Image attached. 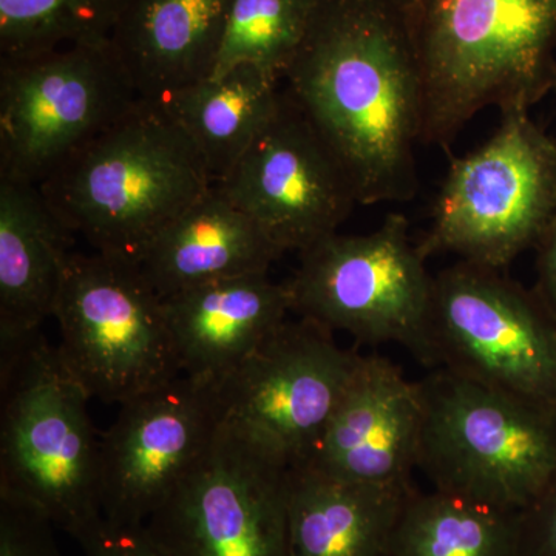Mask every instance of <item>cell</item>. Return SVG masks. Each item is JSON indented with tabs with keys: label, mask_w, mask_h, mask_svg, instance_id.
I'll return each instance as SVG.
<instances>
[{
	"label": "cell",
	"mask_w": 556,
	"mask_h": 556,
	"mask_svg": "<svg viewBox=\"0 0 556 556\" xmlns=\"http://www.w3.org/2000/svg\"><path fill=\"white\" fill-rule=\"evenodd\" d=\"M232 0H129L110 43L141 100L211 78Z\"/></svg>",
	"instance_id": "17"
},
{
	"label": "cell",
	"mask_w": 556,
	"mask_h": 556,
	"mask_svg": "<svg viewBox=\"0 0 556 556\" xmlns=\"http://www.w3.org/2000/svg\"><path fill=\"white\" fill-rule=\"evenodd\" d=\"M415 490L289 468V556H391L399 517Z\"/></svg>",
	"instance_id": "20"
},
{
	"label": "cell",
	"mask_w": 556,
	"mask_h": 556,
	"mask_svg": "<svg viewBox=\"0 0 556 556\" xmlns=\"http://www.w3.org/2000/svg\"><path fill=\"white\" fill-rule=\"evenodd\" d=\"M138 100L110 39L0 61V178L39 186Z\"/></svg>",
	"instance_id": "10"
},
{
	"label": "cell",
	"mask_w": 556,
	"mask_h": 556,
	"mask_svg": "<svg viewBox=\"0 0 556 556\" xmlns=\"http://www.w3.org/2000/svg\"><path fill=\"white\" fill-rule=\"evenodd\" d=\"M53 317L62 364L90 399L121 405L181 375L164 300L137 262L70 252Z\"/></svg>",
	"instance_id": "7"
},
{
	"label": "cell",
	"mask_w": 556,
	"mask_h": 556,
	"mask_svg": "<svg viewBox=\"0 0 556 556\" xmlns=\"http://www.w3.org/2000/svg\"><path fill=\"white\" fill-rule=\"evenodd\" d=\"M420 427L419 382L388 357L362 354L324 433L300 467L340 481L408 489Z\"/></svg>",
	"instance_id": "15"
},
{
	"label": "cell",
	"mask_w": 556,
	"mask_h": 556,
	"mask_svg": "<svg viewBox=\"0 0 556 556\" xmlns=\"http://www.w3.org/2000/svg\"><path fill=\"white\" fill-rule=\"evenodd\" d=\"M362 354L343 350L331 329L287 320L215 388L223 420L289 468L308 459Z\"/></svg>",
	"instance_id": "12"
},
{
	"label": "cell",
	"mask_w": 556,
	"mask_h": 556,
	"mask_svg": "<svg viewBox=\"0 0 556 556\" xmlns=\"http://www.w3.org/2000/svg\"><path fill=\"white\" fill-rule=\"evenodd\" d=\"M416 470L434 490L504 511L529 507L556 478V413L438 368L417 380Z\"/></svg>",
	"instance_id": "5"
},
{
	"label": "cell",
	"mask_w": 556,
	"mask_h": 556,
	"mask_svg": "<svg viewBox=\"0 0 556 556\" xmlns=\"http://www.w3.org/2000/svg\"><path fill=\"white\" fill-rule=\"evenodd\" d=\"M280 84L244 64L192 84L161 104L188 135L212 182L218 185L273 118L280 104Z\"/></svg>",
	"instance_id": "21"
},
{
	"label": "cell",
	"mask_w": 556,
	"mask_h": 556,
	"mask_svg": "<svg viewBox=\"0 0 556 556\" xmlns=\"http://www.w3.org/2000/svg\"><path fill=\"white\" fill-rule=\"evenodd\" d=\"M212 186L199 150L169 110L139 98L38 188L73 236L101 254L137 262Z\"/></svg>",
	"instance_id": "2"
},
{
	"label": "cell",
	"mask_w": 556,
	"mask_h": 556,
	"mask_svg": "<svg viewBox=\"0 0 556 556\" xmlns=\"http://www.w3.org/2000/svg\"><path fill=\"white\" fill-rule=\"evenodd\" d=\"M555 84H556V78H555Z\"/></svg>",
	"instance_id": "30"
},
{
	"label": "cell",
	"mask_w": 556,
	"mask_h": 556,
	"mask_svg": "<svg viewBox=\"0 0 556 556\" xmlns=\"http://www.w3.org/2000/svg\"><path fill=\"white\" fill-rule=\"evenodd\" d=\"M555 214V139L529 110H508L484 144L450 160L419 247L427 257L452 252L504 269L536 247Z\"/></svg>",
	"instance_id": "6"
},
{
	"label": "cell",
	"mask_w": 556,
	"mask_h": 556,
	"mask_svg": "<svg viewBox=\"0 0 556 556\" xmlns=\"http://www.w3.org/2000/svg\"><path fill=\"white\" fill-rule=\"evenodd\" d=\"M181 375L217 387L292 313L287 281L226 278L164 300Z\"/></svg>",
	"instance_id": "16"
},
{
	"label": "cell",
	"mask_w": 556,
	"mask_h": 556,
	"mask_svg": "<svg viewBox=\"0 0 556 556\" xmlns=\"http://www.w3.org/2000/svg\"><path fill=\"white\" fill-rule=\"evenodd\" d=\"M129 0H0V61L104 42Z\"/></svg>",
	"instance_id": "23"
},
{
	"label": "cell",
	"mask_w": 556,
	"mask_h": 556,
	"mask_svg": "<svg viewBox=\"0 0 556 556\" xmlns=\"http://www.w3.org/2000/svg\"><path fill=\"white\" fill-rule=\"evenodd\" d=\"M84 556H167L142 526H118L101 518L76 538Z\"/></svg>",
	"instance_id": "26"
},
{
	"label": "cell",
	"mask_w": 556,
	"mask_h": 556,
	"mask_svg": "<svg viewBox=\"0 0 556 556\" xmlns=\"http://www.w3.org/2000/svg\"><path fill=\"white\" fill-rule=\"evenodd\" d=\"M394 3H397L399 7L405 9L408 5L409 0H393Z\"/></svg>",
	"instance_id": "29"
},
{
	"label": "cell",
	"mask_w": 556,
	"mask_h": 556,
	"mask_svg": "<svg viewBox=\"0 0 556 556\" xmlns=\"http://www.w3.org/2000/svg\"><path fill=\"white\" fill-rule=\"evenodd\" d=\"M281 83L342 164L361 206L416 195L422 84L402 7L317 0Z\"/></svg>",
	"instance_id": "1"
},
{
	"label": "cell",
	"mask_w": 556,
	"mask_h": 556,
	"mask_svg": "<svg viewBox=\"0 0 556 556\" xmlns=\"http://www.w3.org/2000/svg\"><path fill=\"white\" fill-rule=\"evenodd\" d=\"M517 556H556V478L519 511Z\"/></svg>",
	"instance_id": "27"
},
{
	"label": "cell",
	"mask_w": 556,
	"mask_h": 556,
	"mask_svg": "<svg viewBox=\"0 0 556 556\" xmlns=\"http://www.w3.org/2000/svg\"><path fill=\"white\" fill-rule=\"evenodd\" d=\"M535 248L536 283L533 291L556 318V214Z\"/></svg>",
	"instance_id": "28"
},
{
	"label": "cell",
	"mask_w": 556,
	"mask_h": 556,
	"mask_svg": "<svg viewBox=\"0 0 556 556\" xmlns=\"http://www.w3.org/2000/svg\"><path fill=\"white\" fill-rule=\"evenodd\" d=\"M299 255L287 281L292 313L361 343H399L424 364L434 276L405 215L368 233H332Z\"/></svg>",
	"instance_id": "9"
},
{
	"label": "cell",
	"mask_w": 556,
	"mask_h": 556,
	"mask_svg": "<svg viewBox=\"0 0 556 556\" xmlns=\"http://www.w3.org/2000/svg\"><path fill=\"white\" fill-rule=\"evenodd\" d=\"M317 0H232L214 75L254 65L278 83L308 31Z\"/></svg>",
	"instance_id": "24"
},
{
	"label": "cell",
	"mask_w": 556,
	"mask_h": 556,
	"mask_svg": "<svg viewBox=\"0 0 556 556\" xmlns=\"http://www.w3.org/2000/svg\"><path fill=\"white\" fill-rule=\"evenodd\" d=\"M518 519L466 497L415 490L399 517L391 556H517Z\"/></svg>",
	"instance_id": "22"
},
{
	"label": "cell",
	"mask_w": 556,
	"mask_h": 556,
	"mask_svg": "<svg viewBox=\"0 0 556 556\" xmlns=\"http://www.w3.org/2000/svg\"><path fill=\"white\" fill-rule=\"evenodd\" d=\"M422 144L447 148L478 113L532 108L552 86L556 0H409Z\"/></svg>",
	"instance_id": "3"
},
{
	"label": "cell",
	"mask_w": 556,
	"mask_h": 556,
	"mask_svg": "<svg viewBox=\"0 0 556 556\" xmlns=\"http://www.w3.org/2000/svg\"><path fill=\"white\" fill-rule=\"evenodd\" d=\"M424 365L556 413V318L503 269L459 260L433 277Z\"/></svg>",
	"instance_id": "8"
},
{
	"label": "cell",
	"mask_w": 556,
	"mask_h": 556,
	"mask_svg": "<svg viewBox=\"0 0 556 556\" xmlns=\"http://www.w3.org/2000/svg\"><path fill=\"white\" fill-rule=\"evenodd\" d=\"M288 478L283 460L223 420L142 527L167 556H289Z\"/></svg>",
	"instance_id": "11"
},
{
	"label": "cell",
	"mask_w": 556,
	"mask_h": 556,
	"mask_svg": "<svg viewBox=\"0 0 556 556\" xmlns=\"http://www.w3.org/2000/svg\"><path fill=\"white\" fill-rule=\"evenodd\" d=\"M101 434V510L144 526L199 464L223 424L215 388L179 375L119 405Z\"/></svg>",
	"instance_id": "14"
},
{
	"label": "cell",
	"mask_w": 556,
	"mask_h": 556,
	"mask_svg": "<svg viewBox=\"0 0 556 556\" xmlns=\"http://www.w3.org/2000/svg\"><path fill=\"white\" fill-rule=\"evenodd\" d=\"M73 240L38 186L0 178V346L53 317Z\"/></svg>",
	"instance_id": "19"
},
{
	"label": "cell",
	"mask_w": 556,
	"mask_h": 556,
	"mask_svg": "<svg viewBox=\"0 0 556 556\" xmlns=\"http://www.w3.org/2000/svg\"><path fill=\"white\" fill-rule=\"evenodd\" d=\"M215 186L281 254L338 233L358 206L342 164L285 90L273 118Z\"/></svg>",
	"instance_id": "13"
},
{
	"label": "cell",
	"mask_w": 556,
	"mask_h": 556,
	"mask_svg": "<svg viewBox=\"0 0 556 556\" xmlns=\"http://www.w3.org/2000/svg\"><path fill=\"white\" fill-rule=\"evenodd\" d=\"M0 493L31 504L70 536L102 518L101 434L89 394L42 331L0 346Z\"/></svg>",
	"instance_id": "4"
},
{
	"label": "cell",
	"mask_w": 556,
	"mask_h": 556,
	"mask_svg": "<svg viewBox=\"0 0 556 556\" xmlns=\"http://www.w3.org/2000/svg\"><path fill=\"white\" fill-rule=\"evenodd\" d=\"M54 529L31 504L0 493V556H61Z\"/></svg>",
	"instance_id": "25"
},
{
	"label": "cell",
	"mask_w": 556,
	"mask_h": 556,
	"mask_svg": "<svg viewBox=\"0 0 556 556\" xmlns=\"http://www.w3.org/2000/svg\"><path fill=\"white\" fill-rule=\"evenodd\" d=\"M276 244L217 188L169 223L137 260L161 299L212 281L269 273Z\"/></svg>",
	"instance_id": "18"
}]
</instances>
